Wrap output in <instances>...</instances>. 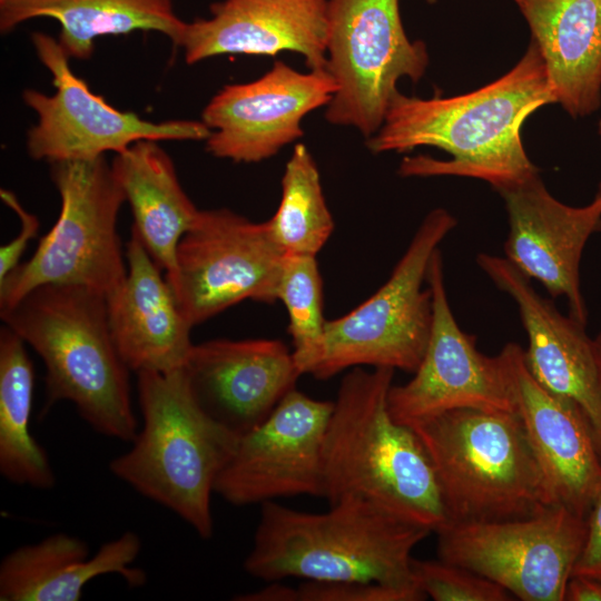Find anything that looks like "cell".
I'll return each instance as SVG.
<instances>
[{
  "mask_svg": "<svg viewBox=\"0 0 601 601\" xmlns=\"http://www.w3.org/2000/svg\"><path fill=\"white\" fill-rule=\"evenodd\" d=\"M495 190L509 217L505 258L551 296L565 297L570 316L587 325L580 262L589 238L601 231V189L582 207L554 198L539 173Z\"/></svg>",
  "mask_w": 601,
  "mask_h": 601,
  "instance_id": "cell-17",
  "label": "cell"
},
{
  "mask_svg": "<svg viewBox=\"0 0 601 601\" xmlns=\"http://www.w3.org/2000/svg\"><path fill=\"white\" fill-rule=\"evenodd\" d=\"M0 317L45 364L43 413L68 401L99 434L134 441L130 370L115 345L104 295L80 285H42Z\"/></svg>",
  "mask_w": 601,
  "mask_h": 601,
  "instance_id": "cell-4",
  "label": "cell"
},
{
  "mask_svg": "<svg viewBox=\"0 0 601 601\" xmlns=\"http://www.w3.org/2000/svg\"><path fill=\"white\" fill-rule=\"evenodd\" d=\"M549 104L555 98L541 52L531 41L509 72L471 92L422 99L397 91L367 147L375 154L436 147L451 159L405 157L398 174L471 177L496 189L539 173L525 152L521 128Z\"/></svg>",
  "mask_w": 601,
  "mask_h": 601,
  "instance_id": "cell-1",
  "label": "cell"
},
{
  "mask_svg": "<svg viewBox=\"0 0 601 601\" xmlns=\"http://www.w3.org/2000/svg\"><path fill=\"white\" fill-rule=\"evenodd\" d=\"M2 200L17 213L20 219V231L8 244L0 248V282L11 273L19 264L28 243L38 234L40 223L38 218L28 213L19 203L16 195L9 190L1 189Z\"/></svg>",
  "mask_w": 601,
  "mask_h": 601,
  "instance_id": "cell-31",
  "label": "cell"
},
{
  "mask_svg": "<svg viewBox=\"0 0 601 601\" xmlns=\"http://www.w3.org/2000/svg\"><path fill=\"white\" fill-rule=\"evenodd\" d=\"M426 283L433 304L430 339L414 376L388 391L392 417L408 426L456 408L515 412L499 355L481 353L475 337L460 328L452 313L439 248Z\"/></svg>",
  "mask_w": 601,
  "mask_h": 601,
  "instance_id": "cell-14",
  "label": "cell"
},
{
  "mask_svg": "<svg viewBox=\"0 0 601 601\" xmlns=\"http://www.w3.org/2000/svg\"><path fill=\"white\" fill-rule=\"evenodd\" d=\"M136 374L142 426L110 472L210 539L211 494L240 436L200 405L184 367Z\"/></svg>",
  "mask_w": 601,
  "mask_h": 601,
  "instance_id": "cell-5",
  "label": "cell"
},
{
  "mask_svg": "<svg viewBox=\"0 0 601 601\" xmlns=\"http://www.w3.org/2000/svg\"><path fill=\"white\" fill-rule=\"evenodd\" d=\"M297 601H422L427 599L417 584L378 582L306 581L296 588Z\"/></svg>",
  "mask_w": 601,
  "mask_h": 601,
  "instance_id": "cell-30",
  "label": "cell"
},
{
  "mask_svg": "<svg viewBox=\"0 0 601 601\" xmlns=\"http://www.w3.org/2000/svg\"><path fill=\"white\" fill-rule=\"evenodd\" d=\"M566 601H601V581L571 577L565 592Z\"/></svg>",
  "mask_w": 601,
  "mask_h": 601,
  "instance_id": "cell-33",
  "label": "cell"
},
{
  "mask_svg": "<svg viewBox=\"0 0 601 601\" xmlns=\"http://www.w3.org/2000/svg\"><path fill=\"white\" fill-rule=\"evenodd\" d=\"M593 346H594V354H595V361H597V367H598L599 383H600V388H601V331L593 338Z\"/></svg>",
  "mask_w": 601,
  "mask_h": 601,
  "instance_id": "cell-35",
  "label": "cell"
},
{
  "mask_svg": "<svg viewBox=\"0 0 601 601\" xmlns=\"http://www.w3.org/2000/svg\"><path fill=\"white\" fill-rule=\"evenodd\" d=\"M598 129H599V135L601 136V119H600V121H599ZM600 189H601V184H600Z\"/></svg>",
  "mask_w": 601,
  "mask_h": 601,
  "instance_id": "cell-36",
  "label": "cell"
},
{
  "mask_svg": "<svg viewBox=\"0 0 601 601\" xmlns=\"http://www.w3.org/2000/svg\"><path fill=\"white\" fill-rule=\"evenodd\" d=\"M277 299L288 313L293 356L300 374L306 371L322 344L326 319L323 315V282L316 256L286 255Z\"/></svg>",
  "mask_w": 601,
  "mask_h": 601,
  "instance_id": "cell-28",
  "label": "cell"
},
{
  "mask_svg": "<svg viewBox=\"0 0 601 601\" xmlns=\"http://www.w3.org/2000/svg\"><path fill=\"white\" fill-rule=\"evenodd\" d=\"M326 70L337 91L325 118L366 138L384 122L397 81H418L428 65L423 41L405 33L398 0H328Z\"/></svg>",
  "mask_w": 601,
  "mask_h": 601,
  "instance_id": "cell-9",
  "label": "cell"
},
{
  "mask_svg": "<svg viewBox=\"0 0 601 601\" xmlns=\"http://www.w3.org/2000/svg\"><path fill=\"white\" fill-rule=\"evenodd\" d=\"M601 581V492L587 515V535L572 577Z\"/></svg>",
  "mask_w": 601,
  "mask_h": 601,
  "instance_id": "cell-32",
  "label": "cell"
},
{
  "mask_svg": "<svg viewBox=\"0 0 601 601\" xmlns=\"http://www.w3.org/2000/svg\"><path fill=\"white\" fill-rule=\"evenodd\" d=\"M267 225L285 255L316 256L334 230L318 168L304 144L286 164L280 201Z\"/></svg>",
  "mask_w": 601,
  "mask_h": 601,
  "instance_id": "cell-27",
  "label": "cell"
},
{
  "mask_svg": "<svg viewBox=\"0 0 601 601\" xmlns=\"http://www.w3.org/2000/svg\"><path fill=\"white\" fill-rule=\"evenodd\" d=\"M61 209L32 257L0 282V312L49 284L80 285L106 297L127 275L117 219L126 197L105 156L50 164Z\"/></svg>",
  "mask_w": 601,
  "mask_h": 601,
  "instance_id": "cell-7",
  "label": "cell"
},
{
  "mask_svg": "<svg viewBox=\"0 0 601 601\" xmlns=\"http://www.w3.org/2000/svg\"><path fill=\"white\" fill-rule=\"evenodd\" d=\"M31 42L55 86L52 95L35 89L22 92L23 102L37 115L27 134L32 159L49 164L90 160L119 154L139 140H206L210 136L201 120L156 122L115 108L72 72L58 39L36 31Z\"/></svg>",
  "mask_w": 601,
  "mask_h": 601,
  "instance_id": "cell-11",
  "label": "cell"
},
{
  "mask_svg": "<svg viewBox=\"0 0 601 601\" xmlns=\"http://www.w3.org/2000/svg\"><path fill=\"white\" fill-rule=\"evenodd\" d=\"M439 559L474 571L523 601H565L587 535V518L562 505L490 522H447Z\"/></svg>",
  "mask_w": 601,
  "mask_h": 601,
  "instance_id": "cell-10",
  "label": "cell"
},
{
  "mask_svg": "<svg viewBox=\"0 0 601 601\" xmlns=\"http://www.w3.org/2000/svg\"><path fill=\"white\" fill-rule=\"evenodd\" d=\"M413 578L426 598L435 601H509L500 584L463 566L439 560L412 559Z\"/></svg>",
  "mask_w": 601,
  "mask_h": 601,
  "instance_id": "cell-29",
  "label": "cell"
},
{
  "mask_svg": "<svg viewBox=\"0 0 601 601\" xmlns=\"http://www.w3.org/2000/svg\"><path fill=\"white\" fill-rule=\"evenodd\" d=\"M430 3H434L436 0H427ZM515 3H518L519 0H513Z\"/></svg>",
  "mask_w": 601,
  "mask_h": 601,
  "instance_id": "cell-37",
  "label": "cell"
},
{
  "mask_svg": "<svg viewBox=\"0 0 601 601\" xmlns=\"http://www.w3.org/2000/svg\"><path fill=\"white\" fill-rule=\"evenodd\" d=\"M49 18L60 24L58 41L71 59H89L102 36L155 31L178 47L186 21L175 11V0H0V31Z\"/></svg>",
  "mask_w": 601,
  "mask_h": 601,
  "instance_id": "cell-25",
  "label": "cell"
},
{
  "mask_svg": "<svg viewBox=\"0 0 601 601\" xmlns=\"http://www.w3.org/2000/svg\"><path fill=\"white\" fill-rule=\"evenodd\" d=\"M141 551V540L128 531L104 543L92 558L85 541L55 533L38 543L8 553L0 564V601H78L92 579L116 573L132 588L146 574L130 564Z\"/></svg>",
  "mask_w": 601,
  "mask_h": 601,
  "instance_id": "cell-22",
  "label": "cell"
},
{
  "mask_svg": "<svg viewBox=\"0 0 601 601\" xmlns=\"http://www.w3.org/2000/svg\"><path fill=\"white\" fill-rule=\"evenodd\" d=\"M333 402L293 388L258 426L239 437L215 493L242 506L278 497H324L323 444Z\"/></svg>",
  "mask_w": 601,
  "mask_h": 601,
  "instance_id": "cell-13",
  "label": "cell"
},
{
  "mask_svg": "<svg viewBox=\"0 0 601 601\" xmlns=\"http://www.w3.org/2000/svg\"><path fill=\"white\" fill-rule=\"evenodd\" d=\"M432 532L374 503L344 497L323 513L262 504L245 571L267 582L299 578L319 582L416 584L412 551Z\"/></svg>",
  "mask_w": 601,
  "mask_h": 601,
  "instance_id": "cell-3",
  "label": "cell"
},
{
  "mask_svg": "<svg viewBox=\"0 0 601 601\" xmlns=\"http://www.w3.org/2000/svg\"><path fill=\"white\" fill-rule=\"evenodd\" d=\"M126 260L127 275L107 298L109 326L120 357L136 373L183 368L194 346V326L162 269L132 229Z\"/></svg>",
  "mask_w": 601,
  "mask_h": 601,
  "instance_id": "cell-21",
  "label": "cell"
},
{
  "mask_svg": "<svg viewBox=\"0 0 601 601\" xmlns=\"http://www.w3.org/2000/svg\"><path fill=\"white\" fill-rule=\"evenodd\" d=\"M455 226L447 210L430 211L385 284L349 313L326 321L306 374L327 380L365 365L414 373L433 323L432 293L423 283L432 255Z\"/></svg>",
  "mask_w": 601,
  "mask_h": 601,
  "instance_id": "cell-8",
  "label": "cell"
},
{
  "mask_svg": "<svg viewBox=\"0 0 601 601\" xmlns=\"http://www.w3.org/2000/svg\"><path fill=\"white\" fill-rule=\"evenodd\" d=\"M237 601H297L296 589L282 585L278 581L255 592L238 594Z\"/></svg>",
  "mask_w": 601,
  "mask_h": 601,
  "instance_id": "cell-34",
  "label": "cell"
},
{
  "mask_svg": "<svg viewBox=\"0 0 601 601\" xmlns=\"http://www.w3.org/2000/svg\"><path fill=\"white\" fill-rule=\"evenodd\" d=\"M328 0H223L210 17L186 22L178 47L193 65L221 55L300 53L311 70L326 69Z\"/></svg>",
  "mask_w": 601,
  "mask_h": 601,
  "instance_id": "cell-20",
  "label": "cell"
},
{
  "mask_svg": "<svg viewBox=\"0 0 601 601\" xmlns=\"http://www.w3.org/2000/svg\"><path fill=\"white\" fill-rule=\"evenodd\" d=\"M114 174L130 205L132 230L170 283L177 249L199 209L183 189L170 156L154 140H139L115 154Z\"/></svg>",
  "mask_w": 601,
  "mask_h": 601,
  "instance_id": "cell-24",
  "label": "cell"
},
{
  "mask_svg": "<svg viewBox=\"0 0 601 601\" xmlns=\"http://www.w3.org/2000/svg\"><path fill=\"white\" fill-rule=\"evenodd\" d=\"M497 355L551 505L587 518L601 492V455L588 417L534 378L519 344H505Z\"/></svg>",
  "mask_w": 601,
  "mask_h": 601,
  "instance_id": "cell-16",
  "label": "cell"
},
{
  "mask_svg": "<svg viewBox=\"0 0 601 601\" xmlns=\"http://www.w3.org/2000/svg\"><path fill=\"white\" fill-rule=\"evenodd\" d=\"M285 256L267 221L226 208L200 210L178 245L169 284L195 326L245 299L275 303Z\"/></svg>",
  "mask_w": 601,
  "mask_h": 601,
  "instance_id": "cell-12",
  "label": "cell"
},
{
  "mask_svg": "<svg viewBox=\"0 0 601 601\" xmlns=\"http://www.w3.org/2000/svg\"><path fill=\"white\" fill-rule=\"evenodd\" d=\"M394 371L354 367L343 377L323 444L324 497L363 499L436 532L447 515L433 463L414 430L388 411Z\"/></svg>",
  "mask_w": 601,
  "mask_h": 601,
  "instance_id": "cell-2",
  "label": "cell"
},
{
  "mask_svg": "<svg viewBox=\"0 0 601 601\" xmlns=\"http://www.w3.org/2000/svg\"><path fill=\"white\" fill-rule=\"evenodd\" d=\"M337 86L326 69L299 72L283 61L260 78L226 85L206 105V149L235 162H259L303 136L302 120L327 106Z\"/></svg>",
  "mask_w": 601,
  "mask_h": 601,
  "instance_id": "cell-15",
  "label": "cell"
},
{
  "mask_svg": "<svg viewBox=\"0 0 601 601\" xmlns=\"http://www.w3.org/2000/svg\"><path fill=\"white\" fill-rule=\"evenodd\" d=\"M555 98L572 117L601 105V0H519Z\"/></svg>",
  "mask_w": 601,
  "mask_h": 601,
  "instance_id": "cell-23",
  "label": "cell"
},
{
  "mask_svg": "<svg viewBox=\"0 0 601 601\" xmlns=\"http://www.w3.org/2000/svg\"><path fill=\"white\" fill-rule=\"evenodd\" d=\"M476 262L519 307L529 341L524 359L530 373L545 388L582 408L601 455V388L593 338L585 325L561 314L505 257L481 253Z\"/></svg>",
  "mask_w": 601,
  "mask_h": 601,
  "instance_id": "cell-18",
  "label": "cell"
},
{
  "mask_svg": "<svg viewBox=\"0 0 601 601\" xmlns=\"http://www.w3.org/2000/svg\"><path fill=\"white\" fill-rule=\"evenodd\" d=\"M184 370L200 405L239 436L265 421L302 375L276 339L197 344Z\"/></svg>",
  "mask_w": 601,
  "mask_h": 601,
  "instance_id": "cell-19",
  "label": "cell"
},
{
  "mask_svg": "<svg viewBox=\"0 0 601 601\" xmlns=\"http://www.w3.org/2000/svg\"><path fill=\"white\" fill-rule=\"evenodd\" d=\"M35 373L23 339L0 328V473L10 483L50 490L56 476L30 432Z\"/></svg>",
  "mask_w": 601,
  "mask_h": 601,
  "instance_id": "cell-26",
  "label": "cell"
},
{
  "mask_svg": "<svg viewBox=\"0 0 601 601\" xmlns=\"http://www.w3.org/2000/svg\"><path fill=\"white\" fill-rule=\"evenodd\" d=\"M408 426L433 463L447 522L523 519L551 505L515 412L456 408Z\"/></svg>",
  "mask_w": 601,
  "mask_h": 601,
  "instance_id": "cell-6",
  "label": "cell"
}]
</instances>
